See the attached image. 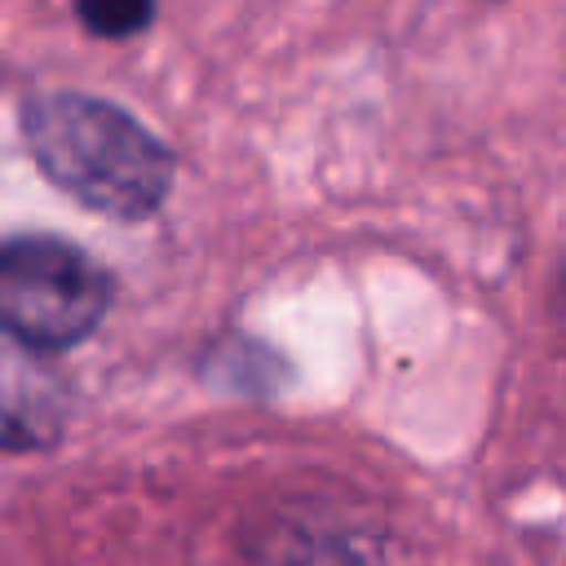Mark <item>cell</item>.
Returning <instances> with one entry per match:
<instances>
[{
	"label": "cell",
	"instance_id": "cell-1",
	"mask_svg": "<svg viewBox=\"0 0 566 566\" xmlns=\"http://www.w3.org/2000/svg\"><path fill=\"white\" fill-rule=\"evenodd\" d=\"M35 164L53 186L106 217H146L172 186L168 146L128 111L84 97L44 93L22 111Z\"/></svg>",
	"mask_w": 566,
	"mask_h": 566
},
{
	"label": "cell",
	"instance_id": "cell-3",
	"mask_svg": "<svg viewBox=\"0 0 566 566\" xmlns=\"http://www.w3.org/2000/svg\"><path fill=\"white\" fill-rule=\"evenodd\" d=\"M283 566H398V553L367 526H310L292 539Z\"/></svg>",
	"mask_w": 566,
	"mask_h": 566
},
{
	"label": "cell",
	"instance_id": "cell-2",
	"mask_svg": "<svg viewBox=\"0 0 566 566\" xmlns=\"http://www.w3.org/2000/svg\"><path fill=\"white\" fill-rule=\"evenodd\" d=\"M106 270L62 239L0 243V332L31 349H66L106 314Z\"/></svg>",
	"mask_w": 566,
	"mask_h": 566
},
{
	"label": "cell",
	"instance_id": "cell-4",
	"mask_svg": "<svg viewBox=\"0 0 566 566\" xmlns=\"http://www.w3.org/2000/svg\"><path fill=\"white\" fill-rule=\"evenodd\" d=\"M75 9L84 18V27L106 35V40L137 35L155 18V0H75Z\"/></svg>",
	"mask_w": 566,
	"mask_h": 566
}]
</instances>
